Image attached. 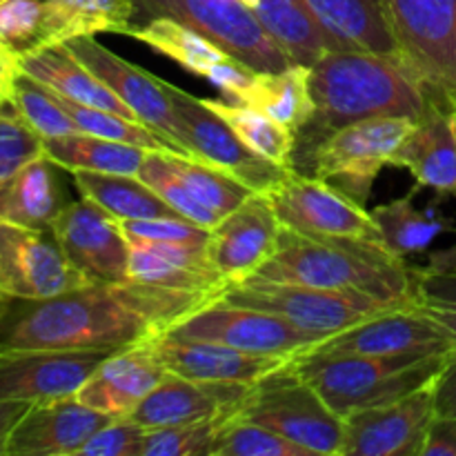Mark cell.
Instances as JSON below:
<instances>
[{"label":"cell","instance_id":"cell-38","mask_svg":"<svg viewBox=\"0 0 456 456\" xmlns=\"http://www.w3.org/2000/svg\"><path fill=\"white\" fill-rule=\"evenodd\" d=\"M9 107L43 141L80 132L74 120L69 118V114L61 107V102L56 101L52 89L45 87L43 83H38L31 76H27L25 71H18L16 74L12 94H9Z\"/></svg>","mask_w":456,"mask_h":456},{"label":"cell","instance_id":"cell-9","mask_svg":"<svg viewBox=\"0 0 456 456\" xmlns=\"http://www.w3.org/2000/svg\"><path fill=\"white\" fill-rule=\"evenodd\" d=\"M281 225L321 240L383 245L372 214L316 176L289 172L285 181L265 191ZM386 248V245H383Z\"/></svg>","mask_w":456,"mask_h":456},{"label":"cell","instance_id":"cell-19","mask_svg":"<svg viewBox=\"0 0 456 456\" xmlns=\"http://www.w3.org/2000/svg\"><path fill=\"white\" fill-rule=\"evenodd\" d=\"M283 225L265 194H252L212 227L209 258L227 288L252 276L276 252Z\"/></svg>","mask_w":456,"mask_h":456},{"label":"cell","instance_id":"cell-7","mask_svg":"<svg viewBox=\"0 0 456 456\" xmlns=\"http://www.w3.org/2000/svg\"><path fill=\"white\" fill-rule=\"evenodd\" d=\"M403 65L432 105L456 111V0H383Z\"/></svg>","mask_w":456,"mask_h":456},{"label":"cell","instance_id":"cell-26","mask_svg":"<svg viewBox=\"0 0 456 456\" xmlns=\"http://www.w3.org/2000/svg\"><path fill=\"white\" fill-rule=\"evenodd\" d=\"M129 240V276L138 283L160 285L190 292H214L221 297L227 283L209 258L208 248L156 240Z\"/></svg>","mask_w":456,"mask_h":456},{"label":"cell","instance_id":"cell-35","mask_svg":"<svg viewBox=\"0 0 456 456\" xmlns=\"http://www.w3.org/2000/svg\"><path fill=\"white\" fill-rule=\"evenodd\" d=\"M374 223L381 232L383 245L387 252L399 258H408L410 254L426 252L435 239L444 232H448V218L436 216V212L417 209L412 203V196H403L392 203L379 205L372 212Z\"/></svg>","mask_w":456,"mask_h":456},{"label":"cell","instance_id":"cell-46","mask_svg":"<svg viewBox=\"0 0 456 456\" xmlns=\"http://www.w3.org/2000/svg\"><path fill=\"white\" fill-rule=\"evenodd\" d=\"M125 236L156 240V243H181L208 248L212 230L190 221L185 216L142 218V221H120Z\"/></svg>","mask_w":456,"mask_h":456},{"label":"cell","instance_id":"cell-51","mask_svg":"<svg viewBox=\"0 0 456 456\" xmlns=\"http://www.w3.org/2000/svg\"><path fill=\"white\" fill-rule=\"evenodd\" d=\"M29 408L27 401H3L0 399V456H4L7 450V439L12 435L13 426L18 423V419L22 417V412Z\"/></svg>","mask_w":456,"mask_h":456},{"label":"cell","instance_id":"cell-4","mask_svg":"<svg viewBox=\"0 0 456 456\" xmlns=\"http://www.w3.org/2000/svg\"><path fill=\"white\" fill-rule=\"evenodd\" d=\"M454 352V350H452ZM303 354L297 372L346 419L430 386L452 354Z\"/></svg>","mask_w":456,"mask_h":456},{"label":"cell","instance_id":"cell-22","mask_svg":"<svg viewBox=\"0 0 456 456\" xmlns=\"http://www.w3.org/2000/svg\"><path fill=\"white\" fill-rule=\"evenodd\" d=\"M150 346L167 372L196 379V381L252 386L292 361L289 356L249 354V352L221 346V343L176 338L167 334L151 338Z\"/></svg>","mask_w":456,"mask_h":456},{"label":"cell","instance_id":"cell-37","mask_svg":"<svg viewBox=\"0 0 456 456\" xmlns=\"http://www.w3.org/2000/svg\"><path fill=\"white\" fill-rule=\"evenodd\" d=\"M165 159L169 167L178 174V178L185 183L187 190L196 196V200L212 209L218 218L234 212L240 203L256 194L232 174L212 167L199 159L176 154V151H165Z\"/></svg>","mask_w":456,"mask_h":456},{"label":"cell","instance_id":"cell-49","mask_svg":"<svg viewBox=\"0 0 456 456\" xmlns=\"http://www.w3.org/2000/svg\"><path fill=\"white\" fill-rule=\"evenodd\" d=\"M435 412L441 417H456V347L435 379Z\"/></svg>","mask_w":456,"mask_h":456},{"label":"cell","instance_id":"cell-24","mask_svg":"<svg viewBox=\"0 0 456 456\" xmlns=\"http://www.w3.org/2000/svg\"><path fill=\"white\" fill-rule=\"evenodd\" d=\"M395 167H405L419 187L441 199L456 196V111L432 107L414 123L392 156Z\"/></svg>","mask_w":456,"mask_h":456},{"label":"cell","instance_id":"cell-1","mask_svg":"<svg viewBox=\"0 0 456 456\" xmlns=\"http://www.w3.org/2000/svg\"><path fill=\"white\" fill-rule=\"evenodd\" d=\"M218 298L160 285L89 283L0 303V350H107L147 343Z\"/></svg>","mask_w":456,"mask_h":456},{"label":"cell","instance_id":"cell-13","mask_svg":"<svg viewBox=\"0 0 456 456\" xmlns=\"http://www.w3.org/2000/svg\"><path fill=\"white\" fill-rule=\"evenodd\" d=\"M65 47L136 114L138 123L159 134L176 154L191 156L187 134L174 111L163 78L116 56L94 36H76L65 40Z\"/></svg>","mask_w":456,"mask_h":456},{"label":"cell","instance_id":"cell-44","mask_svg":"<svg viewBox=\"0 0 456 456\" xmlns=\"http://www.w3.org/2000/svg\"><path fill=\"white\" fill-rule=\"evenodd\" d=\"M43 154V138L12 107H4L0 111V190L18 169Z\"/></svg>","mask_w":456,"mask_h":456},{"label":"cell","instance_id":"cell-52","mask_svg":"<svg viewBox=\"0 0 456 456\" xmlns=\"http://www.w3.org/2000/svg\"><path fill=\"white\" fill-rule=\"evenodd\" d=\"M430 265L445 267V270H456V245H452V248H448V249H444V252L432 254Z\"/></svg>","mask_w":456,"mask_h":456},{"label":"cell","instance_id":"cell-39","mask_svg":"<svg viewBox=\"0 0 456 456\" xmlns=\"http://www.w3.org/2000/svg\"><path fill=\"white\" fill-rule=\"evenodd\" d=\"M56 101L61 102L62 110L69 114V118L74 120L76 127L83 134H92V136L110 138V141L118 142H129V145L145 147V150H156V151H174L163 138L156 132H151L150 127H145L138 120L123 118V116L114 114V111L98 110V107L80 105V102L69 101V98H62L58 94H53Z\"/></svg>","mask_w":456,"mask_h":456},{"label":"cell","instance_id":"cell-6","mask_svg":"<svg viewBox=\"0 0 456 456\" xmlns=\"http://www.w3.org/2000/svg\"><path fill=\"white\" fill-rule=\"evenodd\" d=\"M292 361L254 383L239 417L285 436L314 456H341L343 417L297 372Z\"/></svg>","mask_w":456,"mask_h":456},{"label":"cell","instance_id":"cell-5","mask_svg":"<svg viewBox=\"0 0 456 456\" xmlns=\"http://www.w3.org/2000/svg\"><path fill=\"white\" fill-rule=\"evenodd\" d=\"M218 298L232 305L272 312L323 341L374 316L414 307V298H377L352 289L281 283L261 276H248L240 283L230 285Z\"/></svg>","mask_w":456,"mask_h":456},{"label":"cell","instance_id":"cell-32","mask_svg":"<svg viewBox=\"0 0 456 456\" xmlns=\"http://www.w3.org/2000/svg\"><path fill=\"white\" fill-rule=\"evenodd\" d=\"M125 36L141 40L154 52L176 61L190 74L203 76V78H208L218 65L234 58L208 36L172 18H151L147 22H138L129 27Z\"/></svg>","mask_w":456,"mask_h":456},{"label":"cell","instance_id":"cell-45","mask_svg":"<svg viewBox=\"0 0 456 456\" xmlns=\"http://www.w3.org/2000/svg\"><path fill=\"white\" fill-rule=\"evenodd\" d=\"M43 0H0V43L16 53L38 47Z\"/></svg>","mask_w":456,"mask_h":456},{"label":"cell","instance_id":"cell-16","mask_svg":"<svg viewBox=\"0 0 456 456\" xmlns=\"http://www.w3.org/2000/svg\"><path fill=\"white\" fill-rule=\"evenodd\" d=\"M435 381L412 395L343 419L341 456H423L435 419Z\"/></svg>","mask_w":456,"mask_h":456},{"label":"cell","instance_id":"cell-41","mask_svg":"<svg viewBox=\"0 0 456 456\" xmlns=\"http://www.w3.org/2000/svg\"><path fill=\"white\" fill-rule=\"evenodd\" d=\"M212 456H314L285 436L239 417L225 423L214 441Z\"/></svg>","mask_w":456,"mask_h":456},{"label":"cell","instance_id":"cell-21","mask_svg":"<svg viewBox=\"0 0 456 456\" xmlns=\"http://www.w3.org/2000/svg\"><path fill=\"white\" fill-rule=\"evenodd\" d=\"M252 386L196 381L167 372L127 419L151 430V428L185 426L208 419L234 417L243 408Z\"/></svg>","mask_w":456,"mask_h":456},{"label":"cell","instance_id":"cell-17","mask_svg":"<svg viewBox=\"0 0 456 456\" xmlns=\"http://www.w3.org/2000/svg\"><path fill=\"white\" fill-rule=\"evenodd\" d=\"M107 350H0V399L53 401L76 396Z\"/></svg>","mask_w":456,"mask_h":456},{"label":"cell","instance_id":"cell-12","mask_svg":"<svg viewBox=\"0 0 456 456\" xmlns=\"http://www.w3.org/2000/svg\"><path fill=\"white\" fill-rule=\"evenodd\" d=\"M165 87H167L174 111L185 129L187 145L194 159L232 174L258 194L270 191L292 172L288 165L272 163L249 150L236 136L234 129L205 102V98L191 96L185 89L174 87L167 80H165Z\"/></svg>","mask_w":456,"mask_h":456},{"label":"cell","instance_id":"cell-25","mask_svg":"<svg viewBox=\"0 0 456 456\" xmlns=\"http://www.w3.org/2000/svg\"><path fill=\"white\" fill-rule=\"evenodd\" d=\"M323 36L325 49L399 58L383 0H301Z\"/></svg>","mask_w":456,"mask_h":456},{"label":"cell","instance_id":"cell-34","mask_svg":"<svg viewBox=\"0 0 456 456\" xmlns=\"http://www.w3.org/2000/svg\"><path fill=\"white\" fill-rule=\"evenodd\" d=\"M240 3L281 45L292 65L312 67L321 53L328 52L323 36L316 29L301 0H240Z\"/></svg>","mask_w":456,"mask_h":456},{"label":"cell","instance_id":"cell-36","mask_svg":"<svg viewBox=\"0 0 456 456\" xmlns=\"http://www.w3.org/2000/svg\"><path fill=\"white\" fill-rule=\"evenodd\" d=\"M209 107L230 125L236 136L245 142L252 151H256L263 159L272 163L288 165L292 167V151H294V132L285 127L283 123L267 116L265 111L249 105H239V102L212 101L205 98Z\"/></svg>","mask_w":456,"mask_h":456},{"label":"cell","instance_id":"cell-30","mask_svg":"<svg viewBox=\"0 0 456 456\" xmlns=\"http://www.w3.org/2000/svg\"><path fill=\"white\" fill-rule=\"evenodd\" d=\"M45 156L67 172H98L138 176L147 151L145 147L110 141L92 134H69V136L43 141Z\"/></svg>","mask_w":456,"mask_h":456},{"label":"cell","instance_id":"cell-8","mask_svg":"<svg viewBox=\"0 0 456 456\" xmlns=\"http://www.w3.org/2000/svg\"><path fill=\"white\" fill-rule=\"evenodd\" d=\"M151 18H172L200 31L254 71H283L292 65L240 0H134L132 25Z\"/></svg>","mask_w":456,"mask_h":456},{"label":"cell","instance_id":"cell-47","mask_svg":"<svg viewBox=\"0 0 456 456\" xmlns=\"http://www.w3.org/2000/svg\"><path fill=\"white\" fill-rule=\"evenodd\" d=\"M147 428L132 419H111L85 444L80 456H138Z\"/></svg>","mask_w":456,"mask_h":456},{"label":"cell","instance_id":"cell-48","mask_svg":"<svg viewBox=\"0 0 456 456\" xmlns=\"http://www.w3.org/2000/svg\"><path fill=\"white\" fill-rule=\"evenodd\" d=\"M423 456H456V417L435 414L423 445Z\"/></svg>","mask_w":456,"mask_h":456},{"label":"cell","instance_id":"cell-14","mask_svg":"<svg viewBox=\"0 0 456 456\" xmlns=\"http://www.w3.org/2000/svg\"><path fill=\"white\" fill-rule=\"evenodd\" d=\"M89 285L52 230L0 221V297L47 298Z\"/></svg>","mask_w":456,"mask_h":456},{"label":"cell","instance_id":"cell-31","mask_svg":"<svg viewBox=\"0 0 456 456\" xmlns=\"http://www.w3.org/2000/svg\"><path fill=\"white\" fill-rule=\"evenodd\" d=\"M80 196L105 209L118 221L181 216L138 176L98 172H71Z\"/></svg>","mask_w":456,"mask_h":456},{"label":"cell","instance_id":"cell-43","mask_svg":"<svg viewBox=\"0 0 456 456\" xmlns=\"http://www.w3.org/2000/svg\"><path fill=\"white\" fill-rule=\"evenodd\" d=\"M414 307L436 321L456 341V270L414 267Z\"/></svg>","mask_w":456,"mask_h":456},{"label":"cell","instance_id":"cell-15","mask_svg":"<svg viewBox=\"0 0 456 456\" xmlns=\"http://www.w3.org/2000/svg\"><path fill=\"white\" fill-rule=\"evenodd\" d=\"M67 261L89 283H125L129 276V240L118 218L92 200H69L52 225Z\"/></svg>","mask_w":456,"mask_h":456},{"label":"cell","instance_id":"cell-33","mask_svg":"<svg viewBox=\"0 0 456 456\" xmlns=\"http://www.w3.org/2000/svg\"><path fill=\"white\" fill-rule=\"evenodd\" d=\"M236 102L265 111L297 134L312 114L310 67L289 65L283 71H256Z\"/></svg>","mask_w":456,"mask_h":456},{"label":"cell","instance_id":"cell-50","mask_svg":"<svg viewBox=\"0 0 456 456\" xmlns=\"http://www.w3.org/2000/svg\"><path fill=\"white\" fill-rule=\"evenodd\" d=\"M18 71H20L18 69V53L0 43V111L9 105V94H12Z\"/></svg>","mask_w":456,"mask_h":456},{"label":"cell","instance_id":"cell-29","mask_svg":"<svg viewBox=\"0 0 456 456\" xmlns=\"http://www.w3.org/2000/svg\"><path fill=\"white\" fill-rule=\"evenodd\" d=\"M132 22L134 0H43L38 47L76 36L127 34Z\"/></svg>","mask_w":456,"mask_h":456},{"label":"cell","instance_id":"cell-42","mask_svg":"<svg viewBox=\"0 0 456 456\" xmlns=\"http://www.w3.org/2000/svg\"><path fill=\"white\" fill-rule=\"evenodd\" d=\"M138 178H141L145 185H150L151 190H154L174 212L181 214V216L190 218V221L199 223V225L203 227H209V230L221 221L212 209H208L203 203H199L196 196L187 190L185 183H183L181 178H178V174L169 167L167 159H165V151H147L145 160H142L141 169H138Z\"/></svg>","mask_w":456,"mask_h":456},{"label":"cell","instance_id":"cell-53","mask_svg":"<svg viewBox=\"0 0 456 456\" xmlns=\"http://www.w3.org/2000/svg\"><path fill=\"white\" fill-rule=\"evenodd\" d=\"M3 301H4V298H3V297H0V303H3Z\"/></svg>","mask_w":456,"mask_h":456},{"label":"cell","instance_id":"cell-20","mask_svg":"<svg viewBox=\"0 0 456 456\" xmlns=\"http://www.w3.org/2000/svg\"><path fill=\"white\" fill-rule=\"evenodd\" d=\"M110 421L111 417L76 396L29 403L9 435L4 456H80L85 444Z\"/></svg>","mask_w":456,"mask_h":456},{"label":"cell","instance_id":"cell-40","mask_svg":"<svg viewBox=\"0 0 456 456\" xmlns=\"http://www.w3.org/2000/svg\"><path fill=\"white\" fill-rule=\"evenodd\" d=\"M234 417L208 419L185 426L151 428L142 436L138 456H212L218 432Z\"/></svg>","mask_w":456,"mask_h":456},{"label":"cell","instance_id":"cell-23","mask_svg":"<svg viewBox=\"0 0 456 456\" xmlns=\"http://www.w3.org/2000/svg\"><path fill=\"white\" fill-rule=\"evenodd\" d=\"M167 374L150 341L111 352L83 383L76 399L111 419H125Z\"/></svg>","mask_w":456,"mask_h":456},{"label":"cell","instance_id":"cell-11","mask_svg":"<svg viewBox=\"0 0 456 456\" xmlns=\"http://www.w3.org/2000/svg\"><path fill=\"white\" fill-rule=\"evenodd\" d=\"M167 337L212 341L249 354L289 356L297 359L323 338L303 332L289 321L256 310V307L232 305L216 298L209 305L183 319L167 330Z\"/></svg>","mask_w":456,"mask_h":456},{"label":"cell","instance_id":"cell-27","mask_svg":"<svg viewBox=\"0 0 456 456\" xmlns=\"http://www.w3.org/2000/svg\"><path fill=\"white\" fill-rule=\"evenodd\" d=\"M18 69L43 83L58 96L69 98L80 105L114 111L123 118L138 120L136 114L65 47V43L20 52Z\"/></svg>","mask_w":456,"mask_h":456},{"label":"cell","instance_id":"cell-18","mask_svg":"<svg viewBox=\"0 0 456 456\" xmlns=\"http://www.w3.org/2000/svg\"><path fill=\"white\" fill-rule=\"evenodd\" d=\"M454 347L456 341L436 321L405 307L343 330L303 354H448Z\"/></svg>","mask_w":456,"mask_h":456},{"label":"cell","instance_id":"cell-10","mask_svg":"<svg viewBox=\"0 0 456 456\" xmlns=\"http://www.w3.org/2000/svg\"><path fill=\"white\" fill-rule=\"evenodd\" d=\"M412 127L414 123L408 118H374L350 125L319 145L301 174L321 178L365 205L381 167L392 163Z\"/></svg>","mask_w":456,"mask_h":456},{"label":"cell","instance_id":"cell-2","mask_svg":"<svg viewBox=\"0 0 456 456\" xmlns=\"http://www.w3.org/2000/svg\"><path fill=\"white\" fill-rule=\"evenodd\" d=\"M312 114L294 134L292 169L301 174L330 136L374 118L421 120L432 110L417 76L395 56L328 49L310 67Z\"/></svg>","mask_w":456,"mask_h":456},{"label":"cell","instance_id":"cell-28","mask_svg":"<svg viewBox=\"0 0 456 456\" xmlns=\"http://www.w3.org/2000/svg\"><path fill=\"white\" fill-rule=\"evenodd\" d=\"M58 165L47 156L29 160L0 190V221L36 230H52L69 200L62 191Z\"/></svg>","mask_w":456,"mask_h":456},{"label":"cell","instance_id":"cell-3","mask_svg":"<svg viewBox=\"0 0 456 456\" xmlns=\"http://www.w3.org/2000/svg\"><path fill=\"white\" fill-rule=\"evenodd\" d=\"M252 276L377 298H414V267L383 245L310 239L288 227L281 230L276 252Z\"/></svg>","mask_w":456,"mask_h":456}]
</instances>
